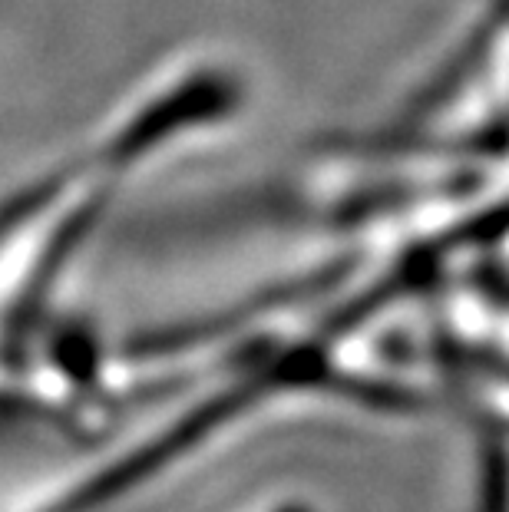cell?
Listing matches in <instances>:
<instances>
[{
  "instance_id": "obj_1",
  "label": "cell",
  "mask_w": 509,
  "mask_h": 512,
  "mask_svg": "<svg viewBox=\"0 0 509 512\" xmlns=\"http://www.w3.org/2000/svg\"><path fill=\"white\" fill-rule=\"evenodd\" d=\"M100 202H103V192H90L80 205L73 202V209L57 222V232H53V238L43 245L37 261L30 265L24 288H20L14 308H10V314H7V328H4L7 337H20V334H27L30 328H34V321L40 318V311H43V304H47L53 285H57L60 271L67 268V261L73 252H77L83 235L90 232L96 212H100Z\"/></svg>"
}]
</instances>
